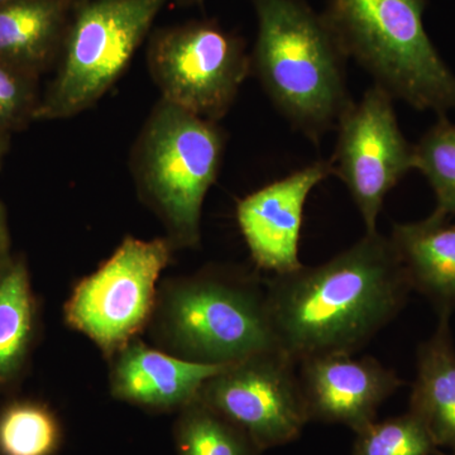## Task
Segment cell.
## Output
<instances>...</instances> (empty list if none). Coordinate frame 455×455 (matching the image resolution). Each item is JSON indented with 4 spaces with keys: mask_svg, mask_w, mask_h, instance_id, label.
<instances>
[{
    "mask_svg": "<svg viewBox=\"0 0 455 455\" xmlns=\"http://www.w3.org/2000/svg\"><path fill=\"white\" fill-rule=\"evenodd\" d=\"M175 251L166 236L123 239L97 271L76 284L65 305L66 323L112 358L151 324L157 283Z\"/></svg>",
    "mask_w": 455,
    "mask_h": 455,
    "instance_id": "52a82bcc",
    "label": "cell"
},
{
    "mask_svg": "<svg viewBox=\"0 0 455 455\" xmlns=\"http://www.w3.org/2000/svg\"><path fill=\"white\" fill-rule=\"evenodd\" d=\"M442 455H455V451H451V454H443V453H442Z\"/></svg>",
    "mask_w": 455,
    "mask_h": 455,
    "instance_id": "4316f807",
    "label": "cell"
},
{
    "mask_svg": "<svg viewBox=\"0 0 455 455\" xmlns=\"http://www.w3.org/2000/svg\"><path fill=\"white\" fill-rule=\"evenodd\" d=\"M409 412L427 427L436 447L455 451V347L451 313H439L435 331L416 350Z\"/></svg>",
    "mask_w": 455,
    "mask_h": 455,
    "instance_id": "2e32d148",
    "label": "cell"
},
{
    "mask_svg": "<svg viewBox=\"0 0 455 455\" xmlns=\"http://www.w3.org/2000/svg\"><path fill=\"white\" fill-rule=\"evenodd\" d=\"M74 0L0 5V61L40 79L59 59Z\"/></svg>",
    "mask_w": 455,
    "mask_h": 455,
    "instance_id": "9a60e30c",
    "label": "cell"
},
{
    "mask_svg": "<svg viewBox=\"0 0 455 455\" xmlns=\"http://www.w3.org/2000/svg\"><path fill=\"white\" fill-rule=\"evenodd\" d=\"M146 56L161 98L217 123L252 73L244 41L204 20L158 29L149 37Z\"/></svg>",
    "mask_w": 455,
    "mask_h": 455,
    "instance_id": "ba28073f",
    "label": "cell"
},
{
    "mask_svg": "<svg viewBox=\"0 0 455 455\" xmlns=\"http://www.w3.org/2000/svg\"><path fill=\"white\" fill-rule=\"evenodd\" d=\"M352 455H442V451L423 423L407 411L357 431Z\"/></svg>",
    "mask_w": 455,
    "mask_h": 455,
    "instance_id": "44dd1931",
    "label": "cell"
},
{
    "mask_svg": "<svg viewBox=\"0 0 455 455\" xmlns=\"http://www.w3.org/2000/svg\"><path fill=\"white\" fill-rule=\"evenodd\" d=\"M298 372L309 420L355 433L376 421L382 403L403 386L379 359L344 353L304 359Z\"/></svg>",
    "mask_w": 455,
    "mask_h": 455,
    "instance_id": "7c38bea8",
    "label": "cell"
},
{
    "mask_svg": "<svg viewBox=\"0 0 455 455\" xmlns=\"http://www.w3.org/2000/svg\"><path fill=\"white\" fill-rule=\"evenodd\" d=\"M227 136L206 121L160 98L130 154L140 202L160 220L175 250L199 247L203 205L217 181Z\"/></svg>",
    "mask_w": 455,
    "mask_h": 455,
    "instance_id": "3957f363",
    "label": "cell"
},
{
    "mask_svg": "<svg viewBox=\"0 0 455 455\" xmlns=\"http://www.w3.org/2000/svg\"><path fill=\"white\" fill-rule=\"evenodd\" d=\"M23 2V0H0V5L11 4V3Z\"/></svg>",
    "mask_w": 455,
    "mask_h": 455,
    "instance_id": "484cf974",
    "label": "cell"
},
{
    "mask_svg": "<svg viewBox=\"0 0 455 455\" xmlns=\"http://www.w3.org/2000/svg\"><path fill=\"white\" fill-rule=\"evenodd\" d=\"M277 348L296 363L355 355L406 307L412 291L390 236L366 233L322 265L266 281Z\"/></svg>",
    "mask_w": 455,
    "mask_h": 455,
    "instance_id": "6da1fadb",
    "label": "cell"
},
{
    "mask_svg": "<svg viewBox=\"0 0 455 455\" xmlns=\"http://www.w3.org/2000/svg\"><path fill=\"white\" fill-rule=\"evenodd\" d=\"M414 170L429 181L436 196L435 211L455 217V123L439 121L414 146Z\"/></svg>",
    "mask_w": 455,
    "mask_h": 455,
    "instance_id": "ffe728a7",
    "label": "cell"
},
{
    "mask_svg": "<svg viewBox=\"0 0 455 455\" xmlns=\"http://www.w3.org/2000/svg\"><path fill=\"white\" fill-rule=\"evenodd\" d=\"M394 100L374 84L361 100H353L338 123L329 160L361 212L366 233L376 232L386 196L414 170V146L398 125Z\"/></svg>",
    "mask_w": 455,
    "mask_h": 455,
    "instance_id": "30bf717a",
    "label": "cell"
},
{
    "mask_svg": "<svg viewBox=\"0 0 455 455\" xmlns=\"http://www.w3.org/2000/svg\"><path fill=\"white\" fill-rule=\"evenodd\" d=\"M412 290L439 313L455 310V223L434 211L427 220L394 224L390 235Z\"/></svg>",
    "mask_w": 455,
    "mask_h": 455,
    "instance_id": "5bb4252c",
    "label": "cell"
},
{
    "mask_svg": "<svg viewBox=\"0 0 455 455\" xmlns=\"http://www.w3.org/2000/svg\"><path fill=\"white\" fill-rule=\"evenodd\" d=\"M178 455H260L247 434L199 398L179 411L173 425Z\"/></svg>",
    "mask_w": 455,
    "mask_h": 455,
    "instance_id": "ac0fdd59",
    "label": "cell"
},
{
    "mask_svg": "<svg viewBox=\"0 0 455 455\" xmlns=\"http://www.w3.org/2000/svg\"><path fill=\"white\" fill-rule=\"evenodd\" d=\"M36 334V301L25 259H0V386L22 373Z\"/></svg>",
    "mask_w": 455,
    "mask_h": 455,
    "instance_id": "e0dca14e",
    "label": "cell"
},
{
    "mask_svg": "<svg viewBox=\"0 0 455 455\" xmlns=\"http://www.w3.org/2000/svg\"><path fill=\"white\" fill-rule=\"evenodd\" d=\"M62 427L55 412L37 401H14L0 410V455H55Z\"/></svg>",
    "mask_w": 455,
    "mask_h": 455,
    "instance_id": "d6986e66",
    "label": "cell"
},
{
    "mask_svg": "<svg viewBox=\"0 0 455 455\" xmlns=\"http://www.w3.org/2000/svg\"><path fill=\"white\" fill-rule=\"evenodd\" d=\"M252 4L259 23L252 73L293 130L319 143L353 103L349 59L324 16L305 0H252Z\"/></svg>",
    "mask_w": 455,
    "mask_h": 455,
    "instance_id": "7a4b0ae2",
    "label": "cell"
},
{
    "mask_svg": "<svg viewBox=\"0 0 455 455\" xmlns=\"http://www.w3.org/2000/svg\"><path fill=\"white\" fill-rule=\"evenodd\" d=\"M181 7H193V5L202 4L204 0H175Z\"/></svg>",
    "mask_w": 455,
    "mask_h": 455,
    "instance_id": "d4e9b609",
    "label": "cell"
},
{
    "mask_svg": "<svg viewBox=\"0 0 455 455\" xmlns=\"http://www.w3.org/2000/svg\"><path fill=\"white\" fill-rule=\"evenodd\" d=\"M331 175L329 160L317 161L239 200L236 221L257 267L274 275L301 267L305 205L311 191Z\"/></svg>",
    "mask_w": 455,
    "mask_h": 455,
    "instance_id": "8fae6325",
    "label": "cell"
},
{
    "mask_svg": "<svg viewBox=\"0 0 455 455\" xmlns=\"http://www.w3.org/2000/svg\"><path fill=\"white\" fill-rule=\"evenodd\" d=\"M167 0L75 2L55 75L36 121H65L90 109L121 79Z\"/></svg>",
    "mask_w": 455,
    "mask_h": 455,
    "instance_id": "8992f818",
    "label": "cell"
},
{
    "mask_svg": "<svg viewBox=\"0 0 455 455\" xmlns=\"http://www.w3.org/2000/svg\"><path fill=\"white\" fill-rule=\"evenodd\" d=\"M156 331L171 355L232 364L277 348L266 286L235 272L211 269L172 281L158 293Z\"/></svg>",
    "mask_w": 455,
    "mask_h": 455,
    "instance_id": "5b68a950",
    "label": "cell"
},
{
    "mask_svg": "<svg viewBox=\"0 0 455 455\" xmlns=\"http://www.w3.org/2000/svg\"><path fill=\"white\" fill-rule=\"evenodd\" d=\"M427 0H328L324 16L374 85L418 110L455 108V75L424 26Z\"/></svg>",
    "mask_w": 455,
    "mask_h": 455,
    "instance_id": "277c9868",
    "label": "cell"
},
{
    "mask_svg": "<svg viewBox=\"0 0 455 455\" xmlns=\"http://www.w3.org/2000/svg\"><path fill=\"white\" fill-rule=\"evenodd\" d=\"M11 136L12 134L0 131V170H2L3 164H4L5 157H7L9 148H11Z\"/></svg>",
    "mask_w": 455,
    "mask_h": 455,
    "instance_id": "cb8c5ba5",
    "label": "cell"
},
{
    "mask_svg": "<svg viewBox=\"0 0 455 455\" xmlns=\"http://www.w3.org/2000/svg\"><path fill=\"white\" fill-rule=\"evenodd\" d=\"M11 254V233H9L7 212L0 202V259Z\"/></svg>",
    "mask_w": 455,
    "mask_h": 455,
    "instance_id": "603a6c76",
    "label": "cell"
},
{
    "mask_svg": "<svg viewBox=\"0 0 455 455\" xmlns=\"http://www.w3.org/2000/svg\"><path fill=\"white\" fill-rule=\"evenodd\" d=\"M110 359L113 397L152 412L181 411L199 397L208 379L228 366L188 361L137 338Z\"/></svg>",
    "mask_w": 455,
    "mask_h": 455,
    "instance_id": "4fadbf2b",
    "label": "cell"
},
{
    "mask_svg": "<svg viewBox=\"0 0 455 455\" xmlns=\"http://www.w3.org/2000/svg\"><path fill=\"white\" fill-rule=\"evenodd\" d=\"M197 398L247 434L262 453L295 442L310 423L298 363L278 349L228 364Z\"/></svg>",
    "mask_w": 455,
    "mask_h": 455,
    "instance_id": "9c48e42d",
    "label": "cell"
},
{
    "mask_svg": "<svg viewBox=\"0 0 455 455\" xmlns=\"http://www.w3.org/2000/svg\"><path fill=\"white\" fill-rule=\"evenodd\" d=\"M38 80L0 61V131L12 134L36 121L42 95Z\"/></svg>",
    "mask_w": 455,
    "mask_h": 455,
    "instance_id": "7402d4cb",
    "label": "cell"
}]
</instances>
